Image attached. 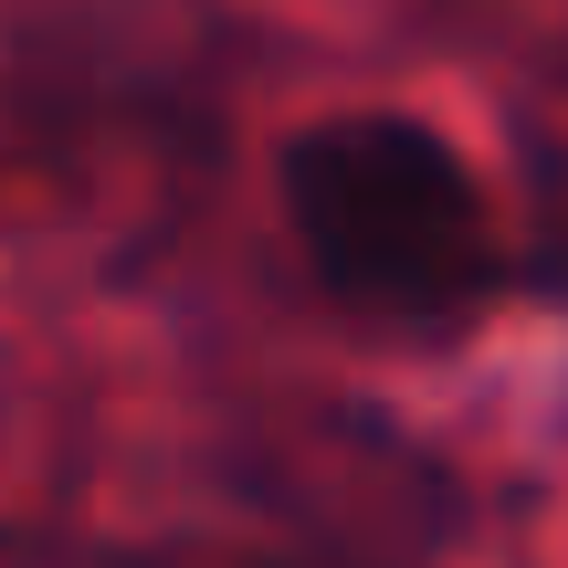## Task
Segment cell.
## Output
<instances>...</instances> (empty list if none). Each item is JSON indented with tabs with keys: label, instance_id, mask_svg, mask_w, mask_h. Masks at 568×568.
I'll use <instances>...</instances> for the list:
<instances>
[{
	"label": "cell",
	"instance_id": "obj_1",
	"mask_svg": "<svg viewBox=\"0 0 568 568\" xmlns=\"http://www.w3.org/2000/svg\"><path fill=\"white\" fill-rule=\"evenodd\" d=\"M274 201L305 274L368 316H453L495 274L474 159L410 105H337L274 148Z\"/></svg>",
	"mask_w": 568,
	"mask_h": 568
}]
</instances>
